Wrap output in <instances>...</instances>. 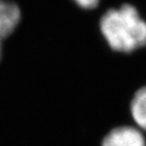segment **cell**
I'll return each instance as SVG.
<instances>
[{
	"label": "cell",
	"instance_id": "277c9868",
	"mask_svg": "<svg viewBox=\"0 0 146 146\" xmlns=\"http://www.w3.org/2000/svg\"><path fill=\"white\" fill-rule=\"evenodd\" d=\"M131 115L135 123L146 131V86L138 89L133 96Z\"/></svg>",
	"mask_w": 146,
	"mask_h": 146
},
{
	"label": "cell",
	"instance_id": "7a4b0ae2",
	"mask_svg": "<svg viewBox=\"0 0 146 146\" xmlns=\"http://www.w3.org/2000/svg\"><path fill=\"white\" fill-rule=\"evenodd\" d=\"M102 146H146V143L138 129L124 126L113 129L104 138Z\"/></svg>",
	"mask_w": 146,
	"mask_h": 146
},
{
	"label": "cell",
	"instance_id": "5b68a950",
	"mask_svg": "<svg viewBox=\"0 0 146 146\" xmlns=\"http://www.w3.org/2000/svg\"><path fill=\"white\" fill-rule=\"evenodd\" d=\"M78 6L84 9H94L98 4L100 0H73Z\"/></svg>",
	"mask_w": 146,
	"mask_h": 146
},
{
	"label": "cell",
	"instance_id": "6da1fadb",
	"mask_svg": "<svg viewBox=\"0 0 146 146\" xmlns=\"http://www.w3.org/2000/svg\"><path fill=\"white\" fill-rule=\"evenodd\" d=\"M100 29L110 47L118 52L130 53L146 45V21L131 4L108 10Z\"/></svg>",
	"mask_w": 146,
	"mask_h": 146
},
{
	"label": "cell",
	"instance_id": "3957f363",
	"mask_svg": "<svg viewBox=\"0 0 146 146\" xmlns=\"http://www.w3.org/2000/svg\"><path fill=\"white\" fill-rule=\"evenodd\" d=\"M21 18V9L16 3L9 0H0V58L3 40L14 32Z\"/></svg>",
	"mask_w": 146,
	"mask_h": 146
}]
</instances>
